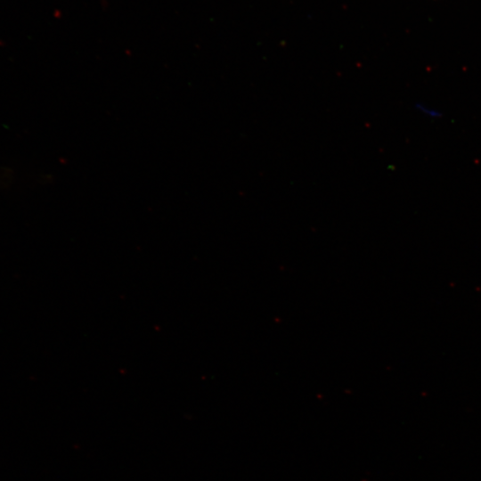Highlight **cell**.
<instances>
[{
	"label": "cell",
	"mask_w": 481,
	"mask_h": 481,
	"mask_svg": "<svg viewBox=\"0 0 481 481\" xmlns=\"http://www.w3.org/2000/svg\"><path fill=\"white\" fill-rule=\"evenodd\" d=\"M415 107L419 112L431 118H440L443 116V113L439 110L427 106L423 103L419 102Z\"/></svg>",
	"instance_id": "1"
}]
</instances>
